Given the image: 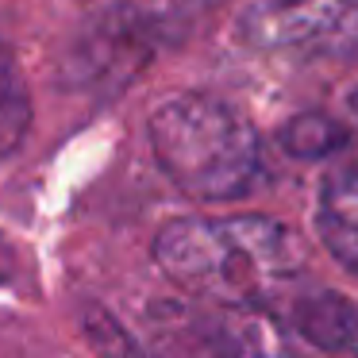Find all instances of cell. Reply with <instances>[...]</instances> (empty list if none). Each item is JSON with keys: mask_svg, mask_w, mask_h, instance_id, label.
I'll list each match as a JSON object with an SVG mask.
<instances>
[{"mask_svg": "<svg viewBox=\"0 0 358 358\" xmlns=\"http://www.w3.org/2000/svg\"><path fill=\"white\" fill-rule=\"evenodd\" d=\"M155 262L189 293L243 304L296 278L304 243L273 216H181L155 235Z\"/></svg>", "mask_w": 358, "mask_h": 358, "instance_id": "cell-1", "label": "cell"}, {"mask_svg": "<svg viewBox=\"0 0 358 358\" xmlns=\"http://www.w3.org/2000/svg\"><path fill=\"white\" fill-rule=\"evenodd\" d=\"M150 150L166 178L196 201L247 196L262 166L255 124L204 93L170 96L150 112Z\"/></svg>", "mask_w": 358, "mask_h": 358, "instance_id": "cell-2", "label": "cell"}, {"mask_svg": "<svg viewBox=\"0 0 358 358\" xmlns=\"http://www.w3.org/2000/svg\"><path fill=\"white\" fill-rule=\"evenodd\" d=\"M239 35L258 50H335L358 43V0H258Z\"/></svg>", "mask_w": 358, "mask_h": 358, "instance_id": "cell-3", "label": "cell"}, {"mask_svg": "<svg viewBox=\"0 0 358 358\" xmlns=\"http://www.w3.org/2000/svg\"><path fill=\"white\" fill-rule=\"evenodd\" d=\"M147 58L150 39L143 24L131 20L127 12H108L70 50V81L112 96L116 89L127 85V78H135L147 66Z\"/></svg>", "mask_w": 358, "mask_h": 358, "instance_id": "cell-4", "label": "cell"}, {"mask_svg": "<svg viewBox=\"0 0 358 358\" xmlns=\"http://www.w3.org/2000/svg\"><path fill=\"white\" fill-rule=\"evenodd\" d=\"M212 343L224 358H289L285 331L258 301L220 304L212 320Z\"/></svg>", "mask_w": 358, "mask_h": 358, "instance_id": "cell-5", "label": "cell"}, {"mask_svg": "<svg viewBox=\"0 0 358 358\" xmlns=\"http://www.w3.org/2000/svg\"><path fill=\"white\" fill-rule=\"evenodd\" d=\"M316 231L347 270L358 273V170H343L320 193Z\"/></svg>", "mask_w": 358, "mask_h": 358, "instance_id": "cell-6", "label": "cell"}, {"mask_svg": "<svg viewBox=\"0 0 358 358\" xmlns=\"http://www.w3.org/2000/svg\"><path fill=\"white\" fill-rule=\"evenodd\" d=\"M293 324L312 347L327 350V355L358 347V308L343 293H316L296 301Z\"/></svg>", "mask_w": 358, "mask_h": 358, "instance_id": "cell-7", "label": "cell"}, {"mask_svg": "<svg viewBox=\"0 0 358 358\" xmlns=\"http://www.w3.org/2000/svg\"><path fill=\"white\" fill-rule=\"evenodd\" d=\"M31 127V93L12 47L0 43V162L16 155Z\"/></svg>", "mask_w": 358, "mask_h": 358, "instance_id": "cell-8", "label": "cell"}, {"mask_svg": "<svg viewBox=\"0 0 358 358\" xmlns=\"http://www.w3.org/2000/svg\"><path fill=\"white\" fill-rule=\"evenodd\" d=\"M347 143H350V131L339 120L324 116V112H301L281 127V147L293 158H324L331 150L347 147Z\"/></svg>", "mask_w": 358, "mask_h": 358, "instance_id": "cell-9", "label": "cell"}, {"mask_svg": "<svg viewBox=\"0 0 358 358\" xmlns=\"http://www.w3.org/2000/svg\"><path fill=\"white\" fill-rule=\"evenodd\" d=\"M81 327H85V339L96 347L101 358H143L139 347L131 343V335H127L104 308L85 304V308H81Z\"/></svg>", "mask_w": 358, "mask_h": 358, "instance_id": "cell-10", "label": "cell"}, {"mask_svg": "<svg viewBox=\"0 0 358 358\" xmlns=\"http://www.w3.org/2000/svg\"><path fill=\"white\" fill-rule=\"evenodd\" d=\"M350 112H355V116H358V89H355V93H350Z\"/></svg>", "mask_w": 358, "mask_h": 358, "instance_id": "cell-11", "label": "cell"}]
</instances>
